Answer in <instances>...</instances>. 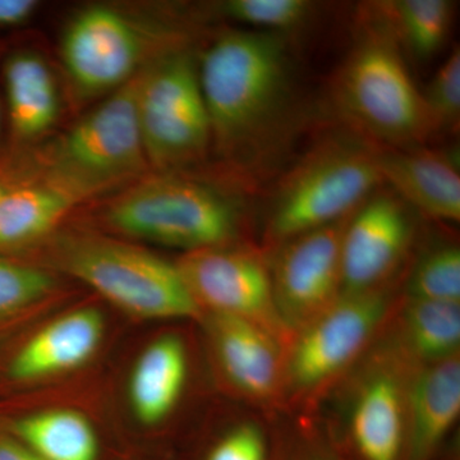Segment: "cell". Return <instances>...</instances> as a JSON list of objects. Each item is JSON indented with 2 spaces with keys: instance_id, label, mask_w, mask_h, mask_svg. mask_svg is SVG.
Returning <instances> with one entry per match:
<instances>
[{
  "instance_id": "cell-19",
  "label": "cell",
  "mask_w": 460,
  "mask_h": 460,
  "mask_svg": "<svg viewBox=\"0 0 460 460\" xmlns=\"http://www.w3.org/2000/svg\"><path fill=\"white\" fill-rule=\"evenodd\" d=\"M9 122L20 142L42 137L56 124L59 95L49 66L32 51H18L3 68Z\"/></svg>"
},
{
  "instance_id": "cell-18",
  "label": "cell",
  "mask_w": 460,
  "mask_h": 460,
  "mask_svg": "<svg viewBox=\"0 0 460 460\" xmlns=\"http://www.w3.org/2000/svg\"><path fill=\"white\" fill-rule=\"evenodd\" d=\"M189 376L186 345L177 335H164L147 345L129 376L128 398L136 419L156 426L180 402Z\"/></svg>"
},
{
  "instance_id": "cell-1",
  "label": "cell",
  "mask_w": 460,
  "mask_h": 460,
  "mask_svg": "<svg viewBox=\"0 0 460 460\" xmlns=\"http://www.w3.org/2000/svg\"><path fill=\"white\" fill-rule=\"evenodd\" d=\"M211 148L246 175L268 172L292 129V65L284 36L219 33L198 59Z\"/></svg>"
},
{
  "instance_id": "cell-10",
  "label": "cell",
  "mask_w": 460,
  "mask_h": 460,
  "mask_svg": "<svg viewBox=\"0 0 460 460\" xmlns=\"http://www.w3.org/2000/svg\"><path fill=\"white\" fill-rule=\"evenodd\" d=\"M349 217L302 233L274 248L277 253L270 271L275 302L293 335L343 295L341 242Z\"/></svg>"
},
{
  "instance_id": "cell-31",
  "label": "cell",
  "mask_w": 460,
  "mask_h": 460,
  "mask_svg": "<svg viewBox=\"0 0 460 460\" xmlns=\"http://www.w3.org/2000/svg\"><path fill=\"white\" fill-rule=\"evenodd\" d=\"M11 181L4 180V178L0 177V198L4 195L5 190H8V187L11 186Z\"/></svg>"
},
{
  "instance_id": "cell-22",
  "label": "cell",
  "mask_w": 460,
  "mask_h": 460,
  "mask_svg": "<svg viewBox=\"0 0 460 460\" xmlns=\"http://www.w3.org/2000/svg\"><path fill=\"white\" fill-rule=\"evenodd\" d=\"M13 429L21 443L42 460L99 458L98 435L80 411H36L16 420Z\"/></svg>"
},
{
  "instance_id": "cell-25",
  "label": "cell",
  "mask_w": 460,
  "mask_h": 460,
  "mask_svg": "<svg viewBox=\"0 0 460 460\" xmlns=\"http://www.w3.org/2000/svg\"><path fill=\"white\" fill-rule=\"evenodd\" d=\"M408 298L460 305V251L441 244L423 253L408 279Z\"/></svg>"
},
{
  "instance_id": "cell-9",
  "label": "cell",
  "mask_w": 460,
  "mask_h": 460,
  "mask_svg": "<svg viewBox=\"0 0 460 460\" xmlns=\"http://www.w3.org/2000/svg\"><path fill=\"white\" fill-rule=\"evenodd\" d=\"M175 263L202 313L255 323L288 348L293 334L278 311L270 265L261 252L228 244L190 251Z\"/></svg>"
},
{
  "instance_id": "cell-8",
  "label": "cell",
  "mask_w": 460,
  "mask_h": 460,
  "mask_svg": "<svg viewBox=\"0 0 460 460\" xmlns=\"http://www.w3.org/2000/svg\"><path fill=\"white\" fill-rule=\"evenodd\" d=\"M389 310L387 287L341 295L293 335L284 359V392L296 398L321 392L363 352Z\"/></svg>"
},
{
  "instance_id": "cell-20",
  "label": "cell",
  "mask_w": 460,
  "mask_h": 460,
  "mask_svg": "<svg viewBox=\"0 0 460 460\" xmlns=\"http://www.w3.org/2000/svg\"><path fill=\"white\" fill-rule=\"evenodd\" d=\"M75 199L66 190L44 183H14L0 198V252L40 241L65 219Z\"/></svg>"
},
{
  "instance_id": "cell-23",
  "label": "cell",
  "mask_w": 460,
  "mask_h": 460,
  "mask_svg": "<svg viewBox=\"0 0 460 460\" xmlns=\"http://www.w3.org/2000/svg\"><path fill=\"white\" fill-rule=\"evenodd\" d=\"M401 341L414 365H431L459 354L460 305L408 298L402 311Z\"/></svg>"
},
{
  "instance_id": "cell-6",
  "label": "cell",
  "mask_w": 460,
  "mask_h": 460,
  "mask_svg": "<svg viewBox=\"0 0 460 460\" xmlns=\"http://www.w3.org/2000/svg\"><path fill=\"white\" fill-rule=\"evenodd\" d=\"M60 263L75 279L133 316L147 320L201 316L177 263L144 248L84 235L66 241Z\"/></svg>"
},
{
  "instance_id": "cell-14",
  "label": "cell",
  "mask_w": 460,
  "mask_h": 460,
  "mask_svg": "<svg viewBox=\"0 0 460 460\" xmlns=\"http://www.w3.org/2000/svg\"><path fill=\"white\" fill-rule=\"evenodd\" d=\"M384 186L416 214L445 223L460 220V175L452 157L423 146L378 148Z\"/></svg>"
},
{
  "instance_id": "cell-29",
  "label": "cell",
  "mask_w": 460,
  "mask_h": 460,
  "mask_svg": "<svg viewBox=\"0 0 460 460\" xmlns=\"http://www.w3.org/2000/svg\"><path fill=\"white\" fill-rule=\"evenodd\" d=\"M38 7L33 0H0V29L23 25Z\"/></svg>"
},
{
  "instance_id": "cell-12",
  "label": "cell",
  "mask_w": 460,
  "mask_h": 460,
  "mask_svg": "<svg viewBox=\"0 0 460 460\" xmlns=\"http://www.w3.org/2000/svg\"><path fill=\"white\" fill-rule=\"evenodd\" d=\"M63 66L84 96L114 93L141 71L145 42L128 17L91 7L71 21L63 36Z\"/></svg>"
},
{
  "instance_id": "cell-27",
  "label": "cell",
  "mask_w": 460,
  "mask_h": 460,
  "mask_svg": "<svg viewBox=\"0 0 460 460\" xmlns=\"http://www.w3.org/2000/svg\"><path fill=\"white\" fill-rule=\"evenodd\" d=\"M426 107L436 129L456 133L460 124V49L458 45L449 51L436 69L428 87L422 91Z\"/></svg>"
},
{
  "instance_id": "cell-2",
  "label": "cell",
  "mask_w": 460,
  "mask_h": 460,
  "mask_svg": "<svg viewBox=\"0 0 460 460\" xmlns=\"http://www.w3.org/2000/svg\"><path fill=\"white\" fill-rule=\"evenodd\" d=\"M365 16L352 49L332 78V105L354 136L374 146H423L438 129L422 91L394 36L370 12Z\"/></svg>"
},
{
  "instance_id": "cell-13",
  "label": "cell",
  "mask_w": 460,
  "mask_h": 460,
  "mask_svg": "<svg viewBox=\"0 0 460 460\" xmlns=\"http://www.w3.org/2000/svg\"><path fill=\"white\" fill-rule=\"evenodd\" d=\"M211 341L224 376L251 401L271 402L284 393L283 344L255 323L210 314Z\"/></svg>"
},
{
  "instance_id": "cell-15",
  "label": "cell",
  "mask_w": 460,
  "mask_h": 460,
  "mask_svg": "<svg viewBox=\"0 0 460 460\" xmlns=\"http://www.w3.org/2000/svg\"><path fill=\"white\" fill-rule=\"evenodd\" d=\"M104 330V317L96 308L69 311L42 326L17 350L8 375L31 383L77 370L98 352Z\"/></svg>"
},
{
  "instance_id": "cell-26",
  "label": "cell",
  "mask_w": 460,
  "mask_h": 460,
  "mask_svg": "<svg viewBox=\"0 0 460 460\" xmlns=\"http://www.w3.org/2000/svg\"><path fill=\"white\" fill-rule=\"evenodd\" d=\"M56 286L49 272L0 256V321L29 310L50 296Z\"/></svg>"
},
{
  "instance_id": "cell-4",
  "label": "cell",
  "mask_w": 460,
  "mask_h": 460,
  "mask_svg": "<svg viewBox=\"0 0 460 460\" xmlns=\"http://www.w3.org/2000/svg\"><path fill=\"white\" fill-rule=\"evenodd\" d=\"M104 219L127 237L186 253L232 243L241 211L235 199L213 184L181 172H157L111 199Z\"/></svg>"
},
{
  "instance_id": "cell-7",
  "label": "cell",
  "mask_w": 460,
  "mask_h": 460,
  "mask_svg": "<svg viewBox=\"0 0 460 460\" xmlns=\"http://www.w3.org/2000/svg\"><path fill=\"white\" fill-rule=\"evenodd\" d=\"M137 75L50 148L48 181L75 201L136 180L148 166L136 107Z\"/></svg>"
},
{
  "instance_id": "cell-21",
  "label": "cell",
  "mask_w": 460,
  "mask_h": 460,
  "mask_svg": "<svg viewBox=\"0 0 460 460\" xmlns=\"http://www.w3.org/2000/svg\"><path fill=\"white\" fill-rule=\"evenodd\" d=\"M454 9L450 0H387L367 5L401 49L420 60H428L443 49L452 30Z\"/></svg>"
},
{
  "instance_id": "cell-30",
  "label": "cell",
  "mask_w": 460,
  "mask_h": 460,
  "mask_svg": "<svg viewBox=\"0 0 460 460\" xmlns=\"http://www.w3.org/2000/svg\"><path fill=\"white\" fill-rule=\"evenodd\" d=\"M0 460H42L21 441L0 438Z\"/></svg>"
},
{
  "instance_id": "cell-5",
  "label": "cell",
  "mask_w": 460,
  "mask_h": 460,
  "mask_svg": "<svg viewBox=\"0 0 460 460\" xmlns=\"http://www.w3.org/2000/svg\"><path fill=\"white\" fill-rule=\"evenodd\" d=\"M136 107L145 156L157 172H181L208 156L210 119L189 50H165L138 72Z\"/></svg>"
},
{
  "instance_id": "cell-17",
  "label": "cell",
  "mask_w": 460,
  "mask_h": 460,
  "mask_svg": "<svg viewBox=\"0 0 460 460\" xmlns=\"http://www.w3.org/2000/svg\"><path fill=\"white\" fill-rule=\"evenodd\" d=\"M460 414V356L422 366L407 381L405 416L411 460H425Z\"/></svg>"
},
{
  "instance_id": "cell-24",
  "label": "cell",
  "mask_w": 460,
  "mask_h": 460,
  "mask_svg": "<svg viewBox=\"0 0 460 460\" xmlns=\"http://www.w3.org/2000/svg\"><path fill=\"white\" fill-rule=\"evenodd\" d=\"M217 8L223 17L253 31L284 36L307 25L317 5L308 0H226Z\"/></svg>"
},
{
  "instance_id": "cell-11",
  "label": "cell",
  "mask_w": 460,
  "mask_h": 460,
  "mask_svg": "<svg viewBox=\"0 0 460 460\" xmlns=\"http://www.w3.org/2000/svg\"><path fill=\"white\" fill-rule=\"evenodd\" d=\"M414 214L384 186L353 211L341 242L343 295L386 288L410 252Z\"/></svg>"
},
{
  "instance_id": "cell-3",
  "label": "cell",
  "mask_w": 460,
  "mask_h": 460,
  "mask_svg": "<svg viewBox=\"0 0 460 460\" xmlns=\"http://www.w3.org/2000/svg\"><path fill=\"white\" fill-rule=\"evenodd\" d=\"M377 153L357 136L328 138L308 151L272 193L266 226L270 246L349 217L384 186Z\"/></svg>"
},
{
  "instance_id": "cell-28",
  "label": "cell",
  "mask_w": 460,
  "mask_h": 460,
  "mask_svg": "<svg viewBox=\"0 0 460 460\" xmlns=\"http://www.w3.org/2000/svg\"><path fill=\"white\" fill-rule=\"evenodd\" d=\"M208 460H266L265 438L253 423H242L223 436Z\"/></svg>"
},
{
  "instance_id": "cell-16",
  "label": "cell",
  "mask_w": 460,
  "mask_h": 460,
  "mask_svg": "<svg viewBox=\"0 0 460 460\" xmlns=\"http://www.w3.org/2000/svg\"><path fill=\"white\" fill-rule=\"evenodd\" d=\"M407 383L398 365L381 366L363 380L349 413V434L363 460H399L407 441Z\"/></svg>"
}]
</instances>
